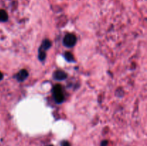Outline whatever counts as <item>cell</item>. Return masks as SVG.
Segmentation results:
<instances>
[{"mask_svg":"<svg viewBox=\"0 0 147 146\" xmlns=\"http://www.w3.org/2000/svg\"><path fill=\"white\" fill-rule=\"evenodd\" d=\"M53 97H54L55 100L57 102V103L63 102L64 100V94H63V91H62V88L60 85L57 84L53 87Z\"/></svg>","mask_w":147,"mask_h":146,"instance_id":"cell-1","label":"cell"},{"mask_svg":"<svg viewBox=\"0 0 147 146\" xmlns=\"http://www.w3.org/2000/svg\"><path fill=\"white\" fill-rule=\"evenodd\" d=\"M77 42V38L73 34H67L63 39V44L67 47H73Z\"/></svg>","mask_w":147,"mask_h":146,"instance_id":"cell-2","label":"cell"},{"mask_svg":"<svg viewBox=\"0 0 147 146\" xmlns=\"http://www.w3.org/2000/svg\"><path fill=\"white\" fill-rule=\"evenodd\" d=\"M27 77H28V72L26 70H20L18 74H17V76H16L17 80L20 82H22L25 80L27 78Z\"/></svg>","mask_w":147,"mask_h":146,"instance_id":"cell-3","label":"cell"},{"mask_svg":"<svg viewBox=\"0 0 147 146\" xmlns=\"http://www.w3.org/2000/svg\"><path fill=\"white\" fill-rule=\"evenodd\" d=\"M53 77H54V79H55V80H63L67 77V74H66L65 72H64L63 71L57 70V71L54 72V74H53Z\"/></svg>","mask_w":147,"mask_h":146,"instance_id":"cell-4","label":"cell"},{"mask_svg":"<svg viewBox=\"0 0 147 146\" xmlns=\"http://www.w3.org/2000/svg\"><path fill=\"white\" fill-rule=\"evenodd\" d=\"M50 47H51V42L48 40H45L43 41L42 45V47H40V50H43V51H45V50H47V49L50 48Z\"/></svg>","mask_w":147,"mask_h":146,"instance_id":"cell-5","label":"cell"},{"mask_svg":"<svg viewBox=\"0 0 147 146\" xmlns=\"http://www.w3.org/2000/svg\"><path fill=\"white\" fill-rule=\"evenodd\" d=\"M8 19V14L4 10H0V21H6Z\"/></svg>","mask_w":147,"mask_h":146,"instance_id":"cell-6","label":"cell"},{"mask_svg":"<svg viewBox=\"0 0 147 146\" xmlns=\"http://www.w3.org/2000/svg\"><path fill=\"white\" fill-rule=\"evenodd\" d=\"M65 59L68 62L74 61V57H73V55L70 52H66L65 54Z\"/></svg>","mask_w":147,"mask_h":146,"instance_id":"cell-7","label":"cell"},{"mask_svg":"<svg viewBox=\"0 0 147 146\" xmlns=\"http://www.w3.org/2000/svg\"><path fill=\"white\" fill-rule=\"evenodd\" d=\"M45 51H43V50H40V52H39V59L40 60H44L45 59Z\"/></svg>","mask_w":147,"mask_h":146,"instance_id":"cell-8","label":"cell"},{"mask_svg":"<svg viewBox=\"0 0 147 146\" xmlns=\"http://www.w3.org/2000/svg\"><path fill=\"white\" fill-rule=\"evenodd\" d=\"M62 146H70V143L67 141H64L62 143Z\"/></svg>","mask_w":147,"mask_h":146,"instance_id":"cell-9","label":"cell"},{"mask_svg":"<svg viewBox=\"0 0 147 146\" xmlns=\"http://www.w3.org/2000/svg\"><path fill=\"white\" fill-rule=\"evenodd\" d=\"M108 145V141L107 140H103V142L100 144V146H107Z\"/></svg>","mask_w":147,"mask_h":146,"instance_id":"cell-10","label":"cell"},{"mask_svg":"<svg viewBox=\"0 0 147 146\" xmlns=\"http://www.w3.org/2000/svg\"><path fill=\"white\" fill-rule=\"evenodd\" d=\"M2 78H3V74H2V73H1V72H0V81H1V80H2Z\"/></svg>","mask_w":147,"mask_h":146,"instance_id":"cell-11","label":"cell"},{"mask_svg":"<svg viewBox=\"0 0 147 146\" xmlns=\"http://www.w3.org/2000/svg\"><path fill=\"white\" fill-rule=\"evenodd\" d=\"M47 146H53V145H47Z\"/></svg>","mask_w":147,"mask_h":146,"instance_id":"cell-12","label":"cell"}]
</instances>
